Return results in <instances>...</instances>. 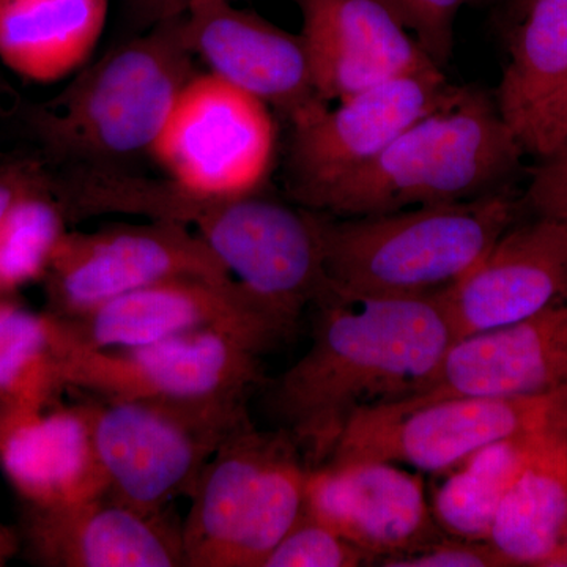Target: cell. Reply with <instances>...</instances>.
<instances>
[{"instance_id": "1", "label": "cell", "mask_w": 567, "mask_h": 567, "mask_svg": "<svg viewBox=\"0 0 567 567\" xmlns=\"http://www.w3.org/2000/svg\"><path fill=\"white\" fill-rule=\"evenodd\" d=\"M311 344L268 388V412L309 468L327 464L347 425L420 394L456 336L439 293L360 297L331 289L315 306Z\"/></svg>"}, {"instance_id": "2", "label": "cell", "mask_w": 567, "mask_h": 567, "mask_svg": "<svg viewBox=\"0 0 567 567\" xmlns=\"http://www.w3.org/2000/svg\"><path fill=\"white\" fill-rule=\"evenodd\" d=\"M197 71L182 13L89 62L29 123L65 167L137 173L134 164L151 159L175 99Z\"/></svg>"}, {"instance_id": "3", "label": "cell", "mask_w": 567, "mask_h": 567, "mask_svg": "<svg viewBox=\"0 0 567 567\" xmlns=\"http://www.w3.org/2000/svg\"><path fill=\"white\" fill-rule=\"evenodd\" d=\"M522 153L488 93L456 85L374 162L323 189L305 208L352 218L476 199L506 188Z\"/></svg>"}, {"instance_id": "4", "label": "cell", "mask_w": 567, "mask_h": 567, "mask_svg": "<svg viewBox=\"0 0 567 567\" xmlns=\"http://www.w3.org/2000/svg\"><path fill=\"white\" fill-rule=\"evenodd\" d=\"M509 188L382 215L339 218L316 212L324 274L336 292L406 298L442 292L517 223Z\"/></svg>"}, {"instance_id": "5", "label": "cell", "mask_w": 567, "mask_h": 567, "mask_svg": "<svg viewBox=\"0 0 567 567\" xmlns=\"http://www.w3.org/2000/svg\"><path fill=\"white\" fill-rule=\"evenodd\" d=\"M122 215L192 227L235 281L290 322L330 292L315 210L256 193L235 199L186 196L164 178L130 174L115 189Z\"/></svg>"}, {"instance_id": "6", "label": "cell", "mask_w": 567, "mask_h": 567, "mask_svg": "<svg viewBox=\"0 0 567 567\" xmlns=\"http://www.w3.org/2000/svg\"><path fill=\"white\" fill-rule=\"evenodd\" d=\"M309 466L292 436L249 421L204 466L182 524L186 567H262L306 509Z\"/></svg>"}, {"instance_id": "7", "label": "cell", "mask_w": 567, "mask_h": 567, "mask_svg": "<svg viewBox=\"0 0 567 567\" xmlns=\"http://www.w3.org/2000/svg\"><path fill=\"white\" fill-rule=\"evenodd\" d=\"M106 496L159 514L192 495L204 466L241 425L248 404L182 405L142 399L87 402Z\"/></svg>"}, {"instance_id": "8", "label": "cell", "mask_w": 567, "mask_h": 567, "mask_svg": "<svg viewBox=\"0 0 567 567\" xmlns=\"http://www.w3.org/2000/svg\"><path fill=\"white\" fill-rule=\"evenodd\" d=\"M275 111L208 70L183 85L151 159L186 196L235 199L262 193L278 155Z\"/></svg>"}, {"instance_id": "9", "label": "cell", "mask_w": 567, "mask_h": 567, "mask_svg": "<svg viewBox=\"0 0 567 567\" xmlns=\"http://www.w3.org/2000/svg\"><path fill=\"white\" fill-rule=\"evenodd\" d=\"M566 421L567 386L533 395L398 401L354 415L327 464L382 461L447 473L492 443Z\"/></svg>"}, {"instance_id": "10", "label": "cell", "mask_w": 567, "mask_h": 567, "mask_svg": "<svg viewBox=\"0 0 567 567\" xmlns=\"http://www.w3.org/2000/svg\"><path fill=\"white\" fill-rule=\"evenodd\" d=\"M267 383L262 353L219 331H197L133 349L71 347L66 385L95 398L166 404H248Z\"/></svg>"}, {"instance_id": "11", "label": "cell", "mask_w": 567, "mask_h": 567, "mask_svg": "<svg viewBox=\"0 0 567 567\" xmlns=\"http://www.w3.org/2000/svg\"><path fill=\"white\" fill-rule=\"evenodd\" d=\"M62 319L74 344L84 349H133L174 336L219 331L264 354L290 341L298 328L234 278L203 276L152 284Z\"/></svg>"}, {"instance_id": "12", "label": "cell", "mask_w": 567, "mask_h": 567, "mask_svg": "<svg viewBox=\"0 0 567 567\" xmlns=\"http://www.w3.org/2000/svg\"><path fill=\"white\" fill-rule=\"evenodd\" d=\"M183 276L233 278L192 227L148 219L69 230L44 276L47 311L78 317L114 298Z\"/></svg>"}, {"instance_id": "13", "label": "cell", "mask_w": 567, "mask_h": 567, "mask_svg": "<svg viewBox=\"0 0 567 567\" xmlns=\"http://www.w3.org/2000/svg\"><path fill=\"white\" fill-rule=\"evenodd\" d=\"M454 89L435 66L380 82L290 125L284 158L290 200L306 207L323 189L374 162Z\"/></svg>"}, {"instance_id": "14", "label": "cell", "mask_w": 567, "mask_h": 567, "mask_svg": "<svg viewBox=\"0 0 567 567\" xmlns=\"http://www.w3.org/2000/svg\"><path fill=\"white\" fill-rule=\"evenodd\" d=\"M194 58L208 71L268 104L290 125L328 103L317 92L301 33H290L230 0H194L183 11Z\"/></svg>"}, {"instance_id": "15", "label": "cell", "mask_w": 567, "mask_h": 567, "mask_svg": "<svg viewBox=\"0 0 567 567\" xmlns=\"http://www.w3.org/2000/svg\"><path fill=\"white\" fill-rule=\"evenodd\" d=\"M305 513L374 563L412 554L447 536L436 524L421 476L391 462L309 468Z\"/></svg>"}, {"instance_id": "16", "label": "cell", "mask_w": 567, "mask_h": 567, "mask_svg": "<svg viewBox=\"0 0 567 567\" xmlns=\"http://www.w3.org/2000/svg\"><path fill=\"white\" fill-rule=\"evenodd\" d=\"M567 289V226L514 224L461 279L439 292L456 342L536 315Z\"/></svg>"}, {"instance_id": "17", "label": "cell", "mask_w": 567, "mask_h": 567, "mask_svg": "<svg viewBox=\"0 0 567 567\" xmlns=\"http://www.w3.org/2000/svg\"><path fill=\"white\" fill-rule=\"evenodd\" d=\"M20 551L43 567H186L182 525L166 511L142 514L110 496L22 506Z\"/></svg>"}, {"instance_id": "18", "label": "cell", "mask_w": 567, "mask_h": 567, "mask_svg": "<svg viewBox=\"0 0 567 567\" xmlns=\"http://www.w3.org/2000/svg\"><path fill=\"white\" fill-rule=\"evenodd\" d=\"M293 2L300 9V33L324 103L439 66L383 0Z\"/></svg>"}, {"instance_id": "19", "label": "cell", "mask_w": 567, "mask_h": 567, "mask_svg": "<svg viewBox=\"0 0 567 567\" xmlns=\"http://www.w3.org/2000/svg\"><path fill=\"white\" fill-rule=\"evenodd\" d=\"M567 386V289L546 308L507 327L461 339L420 394L406 402L451 395H533Z\"/></svg>"}, {"instance_id": "20", "label": "cell", "mask_w": 567, "mask_h": 567, "mask_svg": "<svg viewBox=\"0 0 567 567\" xmlns=\"http://www.w3.org/2000/svg\"><path fill=\"white\" fill-rule=\"evenodd\" d=\"M0 470L22 506H62L106 495L85 404H0Z\"/></svg>"}, {"instance_id": "21", "label": "cell", "mask_w": 567, "mask_h": 567, "mask_svg": "<svg viewBox=\"0 0 567 567\" xmlns=\"http://www.w3.org/2000/svg\"><path fill=\"white\" fill-rule=\"evenodd\" d=\"M110 0H0V63L32 84L70 80L92 61Z\"/></svg>"}, {"instance_id": "22", "label": "cell", "mask_w": 567, "mask_h": 567, "mask_svg": "<svg viewBox=\"0 0 567 567\" xmlns=\"http://www.w3.org/2000/svg\"><path fill=\"white\" fill-rule=\"evenodd\" d=\"M567 529V423L548 429L503 498L488 543L511 566L550 567Z\"/></svg>"}, {"instance_id": "23", "label": "cell", "mask_w": 567, "mask_h": 567, "mask_svg": "<svg viewBox=\"0 0 567 567\" xmlns=\"http://www.w3.org/2000/svg\"><path fill=\"white\" fill-rule=\"evenodd\" d=\"M496 92L503 121L524 152L567 85V0H528Z\"/></svg>"}, {"instance_id": "24", "label": "cell", "mask_w": 567, "mask_h": 567, "mask_svg": "<svg viewBox=\"0 0 567 567\" xmlns=\"http://www.w3.org/2000/svg\"><path fill=\"white\" fill-rule=\"evenodd\" d=\"M73 347L62 317L33 311L20 297H0V404L47 409L69 390Z\"/></svg>"}, {"instance_id": "25", "label": "cell", "mask_w": 567, "mask_h": 567, "mask_svg": "<svg viewBox=\"0 0 567 567\" xmlns=\"http://www.w3.org/2000/svg\"><path fill=\"white\" fill-rule=\"evenodd\" d=\"M548 429L499 440L447 472L432 502L440 528L447 536L488 540L503 498Z\"/></svg>"}, {"instance_id": "26", "label": "cell", "mask_w": 567, "mask_h": 567, "mask_svg": "<svg viewBox=\"0 0 567 567\" xmlns=\"http://www.w3.org/2000/svg\"><path fill=\"white\" fill-rule=\"evenodd\" d=\"M69 212L43 169L11 199L0 221V297L43 282L69 233Z\"/></svg>"}, {"instance_id": "27", "label": "cell", "mask_w": 567, "mask_h": 567, "mask_svg": "<svg viewBox=\"0 0 567 567\" xmlns=\"http://www.w3.org/2000/svg\"><path fill=\"white\" fill-rule=\"evenodd\" d=\"M374 559L344 537L303 514L274 548L262 567H358Z\"/></svg>"}, {"instance_id": "28", "label": "cell", "mask_w": 567, "mask_h": 567, "mask_svg": "<svg viewBox=\"0 0 567 567\" xmlns=\"http://www.w3.org/2000/svg\"><path fill=\"white\" fill-rule=\"evenodd\" d=\"M398 20L413 33L421 48L445 69L453 58L454 25L458 10L468 0H383Z\"/></svg>"}, {"instance_id": "29", "label": "cell", "mask_w": 567, "mask_h": 567, "mask_svg": "<svg viewBox=\"0 0 567 567\" xmlns=\"http://www.w3.org/2000/svg\"><path fill=\"white\" fill-rule=\"evenodd\" d=\"M388 567H509V563L488 540L443 536L412 554L385 559Z\"/></svg>"}, {"instance_id": "30", "label": "cell", "mask_w": 567, "mask_h": 567, "mask_svg": "<svg viewBox=\"0 0 567 567\" xmlns=\"http://www.w3.org/2000/svg\"><path fill=\"white\" fill-rule=\"evenodd\" d=\"M527 203L536 216L567 226V140L532 171Z\"/></svg>"}, {"instance_id": "31", "label": "cell", "mask_w": 567, "mask_h": 567, "mask_svg": "<svg viewBox=\"0 0 567 567\" xmlns=\"http://www.w3.org/2000/svg\"><path fill=\"white\" fill-rule=\"evenodd\" d=\"M194 0H126L128 13L137 31L151 28L167 18L178 17Z\"/></svg>"}, {"instance_id": "32", "label": "cell", "mask_w": 567, "mask_h": 567, "mask_svg": "<svg viewBox=\"0 0 567 567\" xmlns=\"http://www.w3.org/2000/svg\"><path fill=\"white\" fill-rule=\"evenodd\" d=\"M567 140V85L563 95L559 96L554 110L550 111L543 128L537 134L535 145H533V155L547 156Z\"/></svg>"}, {"instance_id": "33", "label": "cell", "mask_w": 567, "mask_h": 567, "mask_svg": "<svg viewBox=\"0 0 567 567\" xmlns=\"http://www.w3.org/2000/svg\"><path fill=\"white\" fill-rule=\"evenodd\" d=\"M41 166L31 162L0 164V221L3 213L25 183L40 173Z\"/></svg>"}, {"instance_id": "34", "label": "cell", "mask_w": 567, "mask_h": 567, "mask_svg": "<svg viewBox=\"0 0 567 567\" xmlns=\"http://www.w3.org/2000/svg\"><path fill=\"white\" fill-rule=\"evenodd\" d=\"M20 535L17 527L0 522V566H6L14 555L20 554Z\"/></svg>"}, {"instance_id": "35", "label": "cell", "mask_w": 567, "mask_h": 567, "mask_svg": "<svg viewBox=\"0 0 567 567\" xmlns=\"http://www.w3.org/2000/svg\"><path fill=\"white\" fill-rule=\"evenodd\" d=\"M550 567H567V529L565 537H563L561 547H559L558 554L555 555Z\"/></svg>"}, {"instance_id": "36", "label": "cell", "mask_w": 567, "mask_h": 567, "mask_svg": "<svg viewBox=\"0 0 567 567\" xmlns=\"http://www.w3.org/2000/svg\"><path fill=\"white\" fill-rule=\"evenodd\" d=\"M484 2V0H468V3H481Z\"/></svg>"}, {"instance_id": "37", "label": "cell", "mask_w": 567, "mask_h": 567, "mask_svg": "<svg viewBox=\"0 0 567 567\" xmlns=\"http://www.w3.org/2000/svg\"><path fill=\"white\" fill-rule=\"evenodd\" d=\"M518 3H522V6H525V3L528 2V0H517Z\"/></svg>"}]
</instances>
